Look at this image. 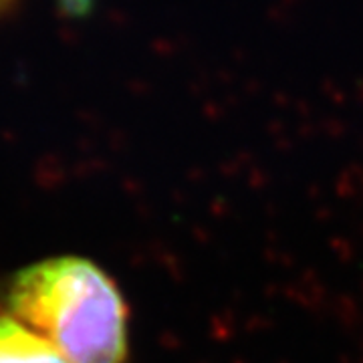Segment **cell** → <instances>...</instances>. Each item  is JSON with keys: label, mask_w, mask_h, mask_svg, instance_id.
Here are the masks:
<instances>
[{"label": "cell", "mask_w": 363, "mask_h": 363, "mask_svg": "<svg viewBox=\"0 0 363 363\" xmlns=\"http://www.w3.org/2000/svg\"><path fill=\"white\" fill-rule=\"evenodd\" d=\"M6 309L71 363H125L128 311L116 283L95 262L55 257L11 279Z\"/></svg>", "instance_id": "6da1fadb"}, {"label": "cell", "mask_w": 363, "mask_h": 363, "mask_svg": "<svg viewBox=\"0 0 363 363\" xmlns=\"http://www.w3.org/2000/svg\"><path fill=\"white\" fill-rule=\"evenodd\" d=\"M0 363H71L47 339L11 315H0Z\"/></svg>", "instance_id": "7a4b0ae2"}, {"label": "cell", "mask_w": 363, "mask_h": 363, "mask_svg": "<svg viewBox=\"0 0 363 363\" xmlns=\"http://www.w3.org/2000/svg\"><path fill=\"white\" fill-rule=\"evenodd\" d=\"M13 2H14V0H0V16L6 13V11H9L11 6H13Z\"/></svg>", "instance_id": "3957f363"}]
</instances>
